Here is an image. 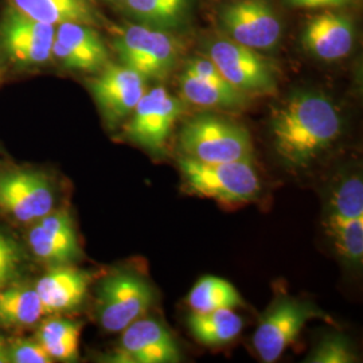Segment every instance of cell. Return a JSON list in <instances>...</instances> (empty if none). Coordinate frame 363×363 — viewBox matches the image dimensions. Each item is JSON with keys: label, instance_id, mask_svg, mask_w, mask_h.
<instances>
[{"label": "cell", "instance_id": "27", "mask_svg": "<svg viewBox=\"0 0 363 363\" xmlns=\"http://www.w3.org/2000/svg\"><path fill=\"white\" fill-rule=\"evenodd\" d=\"M21 264V253L16 244L7 235L0 233V288L9 283Z\"/></svg>", "mask_w": 363, "mask_h": 363}, {"label": "cell", "instance_id": "30", "mask_svg": "<svg viewBox=\"0 0 363 363\" xmlns=\"http://www.w3.org/2000/svg\"><path fill=\"white\" fill-rule=\"evenodd\" d=\"M6 362H10V359H9V354H7V351H6L4 346H3V343H1V340H0V363Z\"/></svg>", "mask_w": 363, "mask_h": 363}, {"label": "cell", "instance_id": "4", "mask_svg": "<svg viewBox=\"0 0 363 363\" xmlns=\"http://www.w3.org/2000/svg\"><path fill=\"white\" fill-rule=\"evenodd\" d=\"M184 156L202 163H232L252 160L253 145L247 128L226 117L198 115L181 130Z\"/></svg>", "mask_w": 363, "mask_h": 363}, {"label": "cell", "instance_id": "21", "mask_svg": "<svg viewBox=\"0 0 363 363\" xmlns=\"http://www.w3.org/2000/svg\"><path fill=\"white\" fill-rule=\"evenodd\" d=\"M187 325L193 337L208 347H218L233 342L244 328V320L233 310L191 312Z\"/></svg>", "mask_w": 363, "mask_h": 363}, {"label": "cell", "instance_id": "5", "mask_svg": "<svg viewBox=\"0 0 363 363\" xmlns=\"http://www.w3.org/2000/svg\"><path fill=\"white\" fill-rule=\"evenodd\" d=\"M55 26L35 21L6 3L0 13V57L21 70L52 62Z\"/></svg>", "mask_w": 363, "mask_h": 363}, {"label": "cell", "instance_id": "24", "mask_svg": "<svg viewBox=\"0 0 363 363\" xmlns=\"http://www.w3.org/2000/svg\"><path fill=\"white\" fill-rule=\"evenodd\" d=\"M81 325L67 319H49L39 327L38 342L52 359L77 361Z\"/></svg>", "mask_w": 363, "mask_h": 363}, {"label": "cell", "instance_id": "19", "mask_svg": "<svg viewBox=\"0 0 363 363\" xmlns=\"http://www.w3.org/2000/svg\"><path fill=\"white\" fill-rule=\"evenodd\" d=\"M91 276L70 265H57L42 276L35 291L46 313L70 311L86 296Z\"/></svg>", "mask_w": 363, "mask_h": 363}, {"label": "cell", "instance_id": "17", "mask_svg": "<svg viewBox=\"0 0 363 363\" xmlns=\"http://www.w3.org/2000/svg\"><path fill=\"white\" fill-rule=\"evenodd\" d=\"M27 242L37 259L52 267L69 265L81 257L74 222L66 210L50 211L35 220Z\"/></svg>", "mask_w": 363, "mask_h": 363}, {"label": "cell", "instance_id": "22", "mask_svg": "<svg viewBox=\"0 0 363 363\" xmlns=\"http://www.w3.org/2000/svg\"><path fill=\"white\" fill-rule=\"evenodd\" d=\"M189 0H125L118 9L139 23L157 28H174L181 25Z\"/></svg>", "mask_w": 363, "mask_h": 363}, {"label": "cell", "instance_id": "31", "mask_svg": "<svg viewBox=\"0 0 363 363\" xmlns=\"http://www.w3.org/2000/svg\"><path fill=\"white\" fill-rule=\"evenodd\" d=\"M99 1H103L105 4H109V6H113V7H120L125 0H99Z\"/></svg>", "mask_w": 363, "mask_h": 363}, {"label": "cell", "instance_id": "26", "mask_svg": "<svg viewBox=\"0 0 363 363\" xmlns=\"http://www.w3.org/2000/svg\"><path fill=\"white\" fill-rule=\"evenodd\" d=\"M357 357L351 349L350 342L343 335H327L313 349L306 362L308 363H351Z\"/></svg>", "mask_w": 363, "mask_h": 363}, {"label": "cell", "instance_id": "7", "mask_svg": "<svg viewBox=\"0 0 363 363\" xmlns=\"http://www.w3.org/2000/svg\"><path fill=\"white\" fill-rule=\"evenodd\" d=\"M325 232L337 255L350 267L363 261V183L361 177L346 178L330 196L325 220Z\"/></svg>", "mask_w": 363, "mask_h": 363}, {"label": "cell", "instance_id": "13", "mask_svg": "<svg viewBox=\"0 0 363 363\" xmlns=\"http://www.w3.org/2000/svg\"><path fill=\"white\" fill-rule=\"evenodd\" d=\"M52 183L39 172L13 169L0 174V210L19 222H34L54 208Z\"/></svg>", "mask_w": 363, "mask_h": 363}, {"label": "cell", "instance_id": "14", "mask_svg": "<svg viewBox=\"0 0 363 363\" xmlns=\"http://www.w3.org/2000/svg\"><path fill=\"white\" fill-rule=\"evenodd\" d=\"M52 58L65 70L96 74L109 62V50L97 27L65 22L55 26Z\"/></svg>", "mask_w": 363, "mask_h": 363}, {"label": "cell", "instance_id": "16", "mask_svg": "<svg viewBox=\"0 0 363 363\" xmlns=\"http://www.w3.org/2000/svg\"><path fill=\"white\" fill-rule=\"evenodd\" d=\"M117 362L177 363L181 349L169 328L156 319L139 318L124 328Z\"/></svg>", "mask_w": 363, "mask_h": 363}, {"label": "cell", "instance_id": "29", "mask_svg": "<svg viewBox=\"0 0 363 363\" xmlns=\"http://www.w3.org/2000/svg\"><path fill=\"white\" fill-rule=\"evenodd\" d=\"M289 4L304 9H339L349 6L354 0H286Z\"/></svg>", "mask_w": 363, "mask_h": 363}, {"label": "cell", "instance_id": "2", "mask_svg": "<svg viewBox=\"0 0 363 363\" xmlns=\"http://www.w3.org/2000/svg\"><path fill=\"white\" fill-rule=\"evenodd\" d=\"M111 33L120 62L144 79H166L181 60V40L164 28L128 23L112 27Z\"/></svg>", "mask_w": 363, "mask_h": 363}, {"label": "cell", "instance_id": "9", "mask_svg": "<svg viewBox=\"0 0 363 363\" xmlns=\"http://www.w3.org/2000/svg\"><path fill=\"white\" fill-rule=\"evenodd\" d=\"M319 316L323 313L308 301L288 296L274 300L262 313L253 335V346L261 361L276 362L296 342L306 325Z\"/></svg>", "mask_w": 363, "mask_h": 363}, {"label": "cell", "instance_id": "1", "mask_svg": "<svg viewBox=\"0 0 363 363\" xmlns=\"http://www.w3.org/2000/svg\"><path fill=\"white\" fill-rule=\"evenodd\" d=\"M340 132L337 106L319 91L294 93L271 117L274 151L292 169L310 167Z\"/></svg>", "mask_w": 363, "mask_h": 363}, {"label": "cell", "instance_id": "20", "mask_svg": "<svg viewBox=\"0 0 363 363\" xmlns=\"http://www.w3.org/2000/svg\"><path fill=\"white\" fill-rule=\"evenodd\" d=\"M7 4L35 21L52 26L76 22L100 27L105 22L93 0H7Z\"/></svg>", "mask_w": 363, "mask_h": 363}, {"label": "cell", "instance_id": "23", "mask_svg": "<svg viewBox=\"0 0 363 363\" xmlns=\"http://www.w3.org/2000/svg\"><path fill=\"white\" fill-rule=\"evenodd\" d=\"M187 303L194 312L234 310L244 304L240 292L233 284L216 276L199 279L190 291Z\"/></svg>", "mask_w": 363, "mask_h": 363}, {"label": "cell", "instance_id": "8", "mask_svg": "<svg viewBox=\"0 0 363 363\" xmlns=\"http://www.w3.org/2000/svg\"><path fill=\"white\" fill-rule=\"evenodd\" d=\"M206 57L230 85L247 97L273 94L277 89L272 64L259 55L257 50L233 39H214L208 45Z\"/></svg>", "mask_w": 363, "mask_h": 363}, {"label": "cell", "instance_id": "6", "mask_svg": "<svg viewBox=\"0 0 363 363\" xmlns=\"http://www.w3.org/2000/svg\"><path fill=\"white\" fill-rule=\"evenodd\" d=\"M155 303V289L142 276L115 272L103 279L97 288L96 313L101 327L121 333L142 318Z\"/></svg>", "mask_w": 363, "mask_h": 363}, {"label": "cell", "instance_id": "15", "mask_svg": "<svg viewBox=\"0 0 363 363\" xmlns=\"http://www.w3.org/2000/svg\"><path fill=\"white\" fill-rule=\"evenodd\" d=\"M179 89L187 103L202 108L238 109L249 99L223 78L208 57H194L186 62Z\"/></svg>", "mask_w": 363, "mask_h": 363}, {"label": "cell", "instance_id": "11", "mask_svg": "<svg viewBox=\"0 0 363 363\" xmlns=\"http://www.w3.org/2000/svg\"><path fill=\"white\" fill-rule=\"evenodd\" d=\"M228 38L257 52L273 50L283 35L281 21L268 0H235L218 13Z\"/></svg>", "mask_w": 363, "mask_h": 363}, {"label": "cell", "instance_id": "10", "mask_svg": "<svg viewBox=\"0 0 363 363\" xmlns=\"http://www.w3.org/2000/svg\"><path fill=\"white\" fill-rule=\"evenodd\" d=\"M183 111L181 99L166 88L156 86L145 91L124 125V135L132 143L160 155L164 152L171 130Z\"/></svg>", "mask_w": 363, "mask_h": 363}, {"label": "cell", "instance_id": "3", "mask_svg": "<svg viewBox=\"0 0 363 363\" xmlns=\"http://www.w3.org/2000/svg\"><path fill=\"white\" fill-rule=\"evenodd\" d=\"M187 193L216 199L223 205H242L259 198L261 182L252 160L202 163L183 156L179 160Z\"/></svg>", "mask_w": 363, "mask_h": 363}, {"label": "cell", "instance_id": "25", "mask_svg": "<svg viewBox=\"0 0 363 363\" xmlns=\"http://www.w3.org/2000/svg\"><path fill=\"white\" fill-rule=\"evenodd\" d=\"M46 313L38 294L31 288L0 291V322L9 325H33Z\"/></svg>", "mask_w": 363, "mask_h": 363}, {"label": "cell", "instance_id": "12", "mask_svg": "<svg viewBox=\"0 0 363 363\" xmlns=\"http://www.w3.org/2000/svg\"><path fill=\"white\" fill-rule=\"evenodd\" d=\"M145 81L128 66L108 62L88 79V88L105 121L116 125L133 112L147 91Z\"/></svg>", "mask_w": 363, "mask_h": 363}, {"label": "cell", "instance_id": "18", "mask_svg": "<svg viewBox=\"0 0 363 363\" xmlns=\"http://www.w3.org/2000/svg\"><path fill=\"white\" fill-rule=\"evenodd\" d=\"M355 27L349 15L325 11L312 16L301 34L303 48L322 61H337L350 54Z\"/></svg>", "mask_w": 363, "mask_h": 363}, {"label": "cell", "instance_id": "28", "mask_svg": "<svg viewBox=\"0 0 363 363\" xmlns=\"http://www.w3.org/2000/svg\"><path fill=\"white\" fill-rule=\"evenodd\" d=\"M9 359L15 363H50L52 359L39 342L18 340L11 346Z\"/></svg>", "mask_w": 363, "mask_h": 363}]
</instances>
